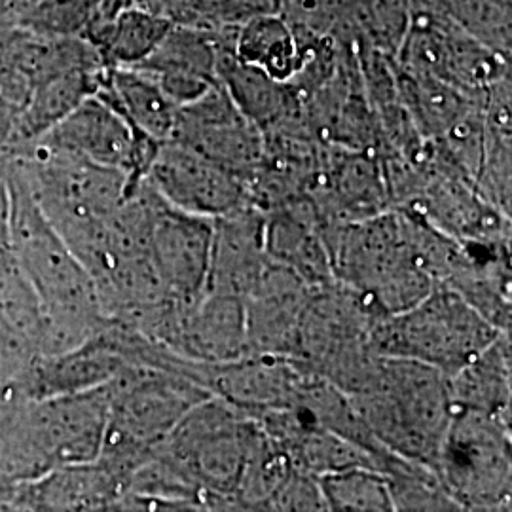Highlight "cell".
<instances>
[{
	"label": "cell",
	"mask_w": 512,
	"mask_h": 512,
	"mask_svg": "<svg viewBox=\"0 0 512 512\" xmlns=\"http://www.w3.org/2000/svg\"><path fill=\"white\" fill-rule=\"evenodd\" d=\"M321 234L334 281L361 294L378 317L416 306L437 287L414 253L397 209L370 219L325 222Z\"/></svg>",
	"instance_id": "cell-4"
},
{
	"label": "cell",
	"mask_w": 512,
	"mask_h": 512,
	"mask_svg": "<svg viewBox=\"0 0 512 512\" xmlns=\"http://www.w3.org/2000/svg\"><path fill=\"white\" fill-rule=\"evenodd\" d=\"M175 353L207 365L251 355L245 300L236 294L203 293L184 310Z\"/></svg>",
	"instance_id": "cell-19"
},
{
	"label": "cell",
	"mask_w": 512,
	"mask_h": 512,
	"mask_svg": "<svg viewBox=\"0 0 512 512\" xmlns=\"http://www.w3.org/2000/svg\"><path fill=\"white\" fill-rule=\"evenodd\" d=\"M169 21L147 12H124L107 33L110 67L135 65L143 61L169 31Z\"/></svg>",
	"instance_id": "cell-26"
},
{
	"label": "cell",
	"mask_w": 512,
	"mask_h": 512,
	"mask_svg": "<svg viewBox=\"0 0 512 512\" xmlns=\"http://www.w3.org/2000/svg\"><path fill=\"white\" fill-rule=\"evenodd\" d=\"M126 482L95 459L63 465L8 495L6 511H112Z\"/></svg>",
	"instance_id": "cell-16"
},
{
	"label": "cell",
	"mask_w": 512,
	"mask_h": 512,
	"mask_svg": "<svg viewBox=\"0 0 512 512\" xmlns=\"http://www.w3.org/2000/svg\"><path fill=\"white\" fill-rule=\"evenodd\" d=\"M264 243L268 256L306 285L323 287L334 281L321 220L308 194L264 211Z\"/></svg>",
	"instance_id": "cell-18"
},
{
	"label": "cell",
	"mask_w": 512,
	"mask_h": 512,
	"mask_svg": "<svg viewBox=\"0 0 512 512\" xmlns=\"http://www.w3.org/2000/svg\"><path fill=\"white\" fill-rule=\"evenodd\" d=\"M95 93L109 101L137 133L158 143L171 139L177 126L179 107L150 74L131 65L107 67Z\"/></svg>",
	"instance_id": "cell-21"
},
{
	"label": "cell",
	"mask_w": 512,
	"mask_h": 512,
	"mask_svg": "<svg viewBox=\"0 0 512 512\" xmlns=\"http://www.w3.org/2000/svg\"><path fill=\"white\" fill-rule=\"evenodd\" d=\"M209 397L211 391L183 374L145 366L126 368L110 382L109 423L97 459L128 484L154 446L188 410Z\"/></svg>",
	"instance_id": "cell-6"
},
{
	"label": "cell",
	"mask_w": 512,
	"mask_h": 512,
	"mask_svg": "<svg viewBox=\"0 0 512 512\" xmlns=\"http://www.w3.org/2000/svg\"><path fill=\"white\" fill-rule=\"evenodd\" d=\"M16 397H19V395H16ZM12 393H8V391H2L0 389V410L6 406V404L10 403L12 399H16Z\"/></svg>",
	"instance_id": "cell-30"
},
{
	"label": "cell",
	"mask_w": 512,
	"mask_h": 512,
	"mask_svg": "<svg viewBox=\"0 0 512 512\" xmlns=\"http://www.w3.org/2000/svg\"><path fill=\"white\" fill-rule=\"evenodd\" d=\"M234 54L279 82H291L302 67L293 29L277 14L247 19L238 33Z\"/></svg>",
	"instance_id": "cell-23"
},
{
	"label": "cell",
	"mask_w": 512,
	"mask_h": 512,
	"mask_svg": "<svg viewBox=\"0 0 512 512\" xmlns=\"http://www.w3.org/2000/svg\"><path fill=\"white\" fill-rule=\"evenodd\" d=\"M511 342V330L499 332L488 348L448 376L450 399L456 408L478 410L511 421Z\"/></svg>",
	"instance_id": "cell-22"
},
{
	"label": "cell",
	"mask_w": 512,
	"mask_h": 512,
	"mask_svg": "<svg viewBox=\"0 0 512 512\" xmlns=\"http://www.w3.org/2000/svg\"><path fill=\"white\" fill-rule=\"evenodd\" d=\"M378 319L361 294L338 281L313 287L291 359L353 395L365 387L380 357L370 342Z\"/></svg>",
	"instance_id": "cell-7"
},
{
	"label": "cell",
	"mask_w": 512,
	"mask_h": 512,
	"mask_svg": "<svg viewBox=\"0 0 512 512\" xmlns=\"http://www.w3.org/2000/svg\"><path fill=\"white\" fill-rule=\"evenodd\" d=\"M147 183L169 205L205 219H219L251 203L247 186L234 173L173 139L158 148Z\"/></svg>",
	"instance_id": "cell-12"
},
{
	"label": "cell",
	"mask_w": 512,
	"mask_h": 512,
	"mask_svg": "<svg viewBox=\"0 0 512 512\" xmlns=\"http://www.w3.org/2000/svg\"><path fill=\"white\" fill-rule=\"evenodd\" d=\"M110 384L54 397H16L0 410V511L18 486L63 465L95 461L107 433Z\"/></svg>",
	"instance_id": "cell-2"
},
{
	"label": "cell",
	"mask_w": 512,
	"mask_h": 512,
	"mask_svg": "<svg viewBox=\"0 0 512 512\" xmlns=\"http://www.w3.org/2000/svg\"><path fill=\"white\" fill-rule=\"evenodd\" d=\"M264 213L253 203L213 220V245L205 293L245 298L266 270Z\"/></svg>",
	"instance_id": "cell-17"
},
{
	"label": "cell",
	"mask_w": 512,
	"mask_h": 512,
	"mask_svg": "<svg viewBox=\"0 0 512 512\" xmlns=\"http://www.w3.org/2000/svg\"><path fill=\"white\" fill-rule=\"evenodd\" d=\"M348 397L387 452L437 471L440 444L454 412L444 372L380 355L365 387Z\"/></svg>",
	"instance_id": "cell-3"
},
{
	"label": "cell",
	"mask_w": 512,
	"mask_h": 512,
	"mask_svg": "<svg viewBox=\"0 0 512 512\" xmlns=\"http://www.w3.org/2000/svg\"><path fill=\"white\" fill-rule=\"evenodd\" d=\"M384 475L393 511H461L433 467L391 454Z\"/></svg>",
	"instance_id": "cell-24"
},
{
	"label": "cell",
	"mask_w": 512,
	"mask_h": 512,
	"mask_svg": "<svg viewBox=\"0 0 512 512\" xmlns=\"http://www.w3.org/2000/svg\"><path fill=\"white\" fill-rule=\"evenodd\" d=\"M219 55L217 44L200 31L169 27L158 46L131 67L150 74L181 109L200 99L219 80Z\"/></svg>",
	"instance_id": "cell-20"
},
{
	"label": "cell",
	"mask_w": 512,
	"mask_h": 512,
	"mask_svg": "<svg viewBox=\"0 0 512 512\" xmlns=\"http://www.w3.org/2000/svg\"><path fill=\"white\" fill-rule=\"evenodd\" d=\"M171 139L228 169L245 186L264 158L262 129L238 109L219 80L200 99L179 109Z\"/></svg>",
	"instance_id": "cell-11"
},
{
	"label": "cell",
	"mask_w": 512,
	"mask_h": 512,
	"mask_svg": "<svg viewBox=\"0 0 512 512\" xmlns=\"http://www.w3.org/2000/svg\"><path fill=\"white\" fill-rule=\"evenodd\" d=\"M437 473L461 511H511V421L454 406Z\"/></svg>",
	"instance_id": "cell-9"
},
{
	"label": "cell",
	"mask_w": 512,
	"mask_h": 512,
	"mask_svg": "<svg viewBox=\"0 0 512 512\" xmlns=\"http://www.w3.org/2000/svg\"><path fill=\"white\" fill-rule=\"evenodd\" d=\"M311 289L293 270L270 258L253 291L243 298L251 355L293 357Z\"/></svg>",
	"instance_id": "cell-14"
},
{
	"label": "cell",
	"mask_w": 512,
	"mask_h": 512,
	"mask_svg": "<svg viewBox=\"0 0 512 512\" xmlns=\"http://www.w3.org/2000/svg\"><path fill=\"white\" fill-rule=\"evenodd\" d=\"M319 486L327 511L391 512L393 501L387 478L380 471L353 467L321 476Z\"/></svg>",
	"instance_id": "cell-25"
},
{
	"label": "cell",
	"mask_w": 512,
	"mask_h": 512,
	"mask_svg": "<svg viewBox=\"0 0 512 512\" xmlns=\"http://www.w3.org/2000/svg\"><path fill=\"white\" fill-rule=\"evenodd\" d=\"M213 220L184 213L160 196L150 228V260L165 296L196 302L207 287Z\"/></svg>",
	"instance_id": "cell-13"
},
{
	"label": "cell",
	"mask_w": 512,
	"mask_h": 512,
	"mask_svg": "<svg viewBox=\"0 0 512 512\" xmlns=\"http://www.w3.org/2000/svg\"><path fill=\"white\" fill-rule=\"evenodd\" d=\"M264 511H327L319 478L294 469L275 490Z\"/></svg>",
	"instance_id": "cell-27"
},
{
	"label": "cell",
	"mask_w": 512,
	"mask_h": 512,
	"mask_svg": "<svg viewBox=\"0 0 512 512\" xmlns=\"http://www.w3.org/2000/svg\"><path fill=\"white\" fill-rule=\"evenodd\" d=\"M279 0H224V14L236 21L277 14Z\"/></svg>",
	"instance_id": "cell-28"
},
{
	"label": "cell",
	"mask_w": 512,
	"mask_h": 512,
	"mask_svg": "<svg viewBox=\"0 0 512 512\" xmlns=\"http://www.w3.org/2000/svg\"><path fill=\"white\" fill-rule=\"evenodd\" d=\"M42 0H0V16H14L25 10H33Z\"/></svg>",
	"instance_id": "cell-29"
},
{
	"label": "cell",
	"mask_w": 512,
	"mask_h": 512,
	"mask_svg": "<svg viewBox=\"0 0 512 512\" xmlns=\"http://www.w3.org/2000/svg\"><path fill=\"white\" fill-rule=\"evenodd\" d=\"M310 376L291 357L245 355L236 361L211 365L209 391L247 416L291 408Z\"/></svg>",
	"instance_id": "cell-15"
},
{
	"label": "cell",
	"mask_w": 512,
	"mask_h": 512,
	"mask_svg": "<svg viewBox=\"0 0 512 512\" xmlns=\"http://www.w3.org/2000/svg\"><path fill=\"white\" fill-rule=\"evenodd\" d=\"M8 190V249L38 296L42 355L86 344L109 323L93 279L40 209L21 173L0 158Z\"/></svg>",
	"instance_id": "cell-1"
},
{
	"label": "cell",
	"mask_w": 512,
	"mask_h": 512,
	"mask_svg": "<svg viewBox=\"0 0 512 512\" xmlns=\"http://www.w3.org/2000/svg\"><path fill=\"white\" fill-rule=\"evenodd\" d=\"M262 433L251 416L209 397L188 410L152 454L202 492L207 511H238L239 480Z\"/></svg>",
	"instance_id": "cell-5"
},
{
	"label": "cell",
	"mask_w": 512,
	"mask_h": 512,
	"mask_svg": "<svg viewBox=\"0 0 512 512\" xmlns=\"http://www.w3.org/2000/svg\"><path fill=\"white\" fill-rule=\"evenodd\" d=\"M31 145L118 169L128 175L131 194L147 179L162 143L137 133L109 101L93 93Z\"/></svg>",
	"instance_id": "cell-10"
},
{
	"label": "cell",
	"mask_w": 512,
	"mask_h": 512,
	"mask_svg": "<svg viewBox=\"0 0 512 512\" xmlns=\"http://www.w3.org/2000/svg\"><path fill=\"white\" fill-rule=\"evenodd\" d=\"M478 311L448 287H435L416 306L380 317L370 330V342L378 355L401 357L433 366L452 376L497 334Z\"/></svg>",
	"instance_id": "cell-8"
}]
</instances>
